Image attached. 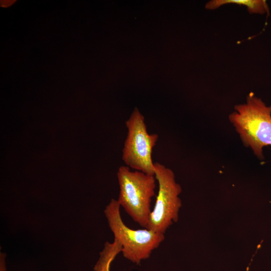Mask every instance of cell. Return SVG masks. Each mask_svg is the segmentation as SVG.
<instances>
[{
	"label": "cell",
	"mask_w": 271,
	"mask_h": 271,
	"mask_svg": "<svg viewBox=\"0 0 271 271\" xmlns=\"http://www.w3.org/2000/svg\"><path fill=\"white\" fill-rule=\"evenodd\" d=\"M236 111L229 118L244 145L250 147L259 158L262 157L263 147L271 146V106L250 92L246 103L235 106Z\"/></svg>",
	"instance_id": "cell-1"
},
{
	"label": "cell",
	"mask_w": 271,
	"mask_h": 271,
	"mask_svg": "<svg viewBox=\"0 0 271 271\" xmlns=\"http://www.w3.org/2000/svg\"><path fill=\"white\" fill-rule=\"evenodd\" d=\"M119 193L117 200L132 220L144 228L148 227L152 210L151 203L155 196L154 175L120 166L117 173Z\"/></svg>",
	"instance_id": "cell-2"
},
{
	"label": "cell",
	"mask_w": 271,
	"mask_h": 271,
	"mask_svg": "<svg viewBox=\"0 0 271 271\" xmlns=\"http://www.w3.org/2000/svg\"><path fill=\"white\" fill-rule=\"evenodd\" d=\"M117 200L112 199L104 213L114 239L122 246L123 256L133 263L139 264L149 258L165 239L164 234L144 228L133 229L123 222Z\"/></svg>",
	"instance_id": "cell-3"
},
{
	"label": "cell",
	"mask_w": 271,
	"mask_h": 271,
	"mask_svg": "<svg viewBox=\"0 0 271 271\" xmlns=\"http://www.w3.org/2000/svg\"><path fill=\"white\" fill-rule=\"evenodd\" d=\"M159 184L156 200L150 214L147 229L165 234L176 222L181 206L179 197L181 188L173 171L159 163H155V174Z\"/></svg>",
	"instance_id": "cell-4"
},
{
	"label": "cell",
	"mask_w": 271,
	"mask_h": 271,
	"mask_svg": "<svg viewBox=\"0 0 271 271\" xmlns=\"http://www.w3.org/2000/svg\"><path fill=\"white\" fill-rule=\"evenodd\" d=\"M125 123L127 133L122 149L123 161L130 168L154 175L152 152L158 134L148 133L144 116L137 107L134 108Z\"/></svg>",
	"instance_id": "cell-5"
},
{
	"label": "cell",
	"mask_w": 271,
	"mask_h": 271,
	"mask_svg": "<svg viewBox=\"0 0 271 271\" xmlns=\"http://www.w3.org/2000/svg\"><path fill=\"white\" fill-rule=\"evenodd\" d=\"M122 251L120 243L114 239L112 243L106 242L99 253V257L94 267V271H110V265L116 256Z\"/></svg>",
	"instance_id": "cell-6"
},
{
	"label": "cell",
	"mask_w": 271,
	"mask_h": 271,
	"mask_svg": "<svg viewBox=\"0 0 271 271\" xmlns=\"http://www.w3.org/2000/svg\"><path fill=\"white\" fill-rule=\"evenodd\" d=\"M230 3L246 6L250 14H263L268 12V8L265 1L262 0H213L206 4L205 8L214 10L223 5Z\"/></svg>",
	"instance_id": "cell-7"
},
{
	"label": "cell",
	"mask_w": 271,
	"mask_h": 271,
	"mask_svg": "<svg viewBox=\"0 0 271 271\" xmlns=\"http://www.w3.org/2000/svg\"><path fill=\"white\" fill-rule=\"evenodd\" d=\"M1 5L2 7H8L14 3L15 1H1Z\"/></svg>",
	"instance_id": "cell-8"
}]
</instances>
